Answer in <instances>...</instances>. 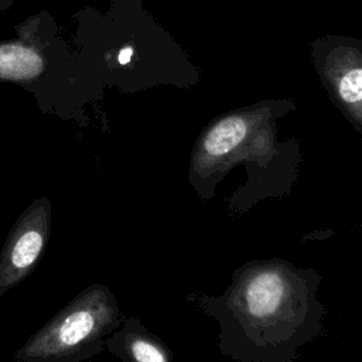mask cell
Wrapping results in <instances>:
<instances>
[{
	"instance_id": "1",
	"label": "cell",
	"mask_w": 362,
	"mask_h": 362,
	"mask_svg": "<svg viewBox=\"0 0 362 362\" xmlns=\"http://www.w3.org/2000/svg\"><path fill=\"white\" fill-rule=\"evenodd\" d=\"M320 276L280 260L239 267L219 297L194 301L221 325V351L239 362H290L298 348L320 335L324 308Z\"/></svg>"
},
{
	"instance_id": "2",
	"label": "cell",
	"mask_w": 362,
	"mask_h": 362,
	"mask_svg": "<svg viewBox=\"0 0 362 362\" xmlns=\"http://www.w3.org/2000/svg\"><path fill=\"white\" fill-rule=\"evenodd\" d=\"M120 308L113 293L92 284L34 332L16 352L18 362H79L100 352L119 327Z\"/></svg>"
},
{
	"instance_id": "3",
	"label": "cell",
	"mask_w": 362,
	"mask_h": 362,
	"mask_svg": "<svg viewBox=\"0 0 362 362\" xmlns=\"http://www.w3.org/2000/svg\"><path fill=\"white\" fill-rule=\"evenodd\" d=\"M51 233V202L34 199L16 219L0 252V297L31 274Z\"/></svg>"
},
{
	"instance_id": "4",
	"label": "cell",
	"mask_w": 362,
	"mask_h": 362,
	"mask_svg": "<svg viewBox=\"0 0 362 362\" xmlns=\"http://www.w3.org/2000/svg\"><path fill=\"white\" fill-rule=\"evenodd\" d=\"M18 38L0 41V82L28 88L47 68V59L34 40L35 21L27 20L16 27Z\"/></svg>"
},
{
	"instance_id": "5",
	"label": "cell",
	"mask_w": 362,
	"mask_h": 362,
	"mask_svg": "<svg viewBox=\"0 0 362 362\" xmlns=\"http://www.w3.org/2000/svg\"><path fill=\"white\" fill-rule=\"evenodd\" d=\"M105 346L123 362H171L167 345L133 317L126 318L123 328L105 339Z\"/></svg>"
},
{
	"instance_id": "6",
	"label": "cell",
	"mask_w": 362,
	"mask_h": 362,
	"mask_svg": "<svg viewBox=\"0 0 362 362\" xmlns=\"http://www.w3.org/2000/svg\"><path fill=\"white\" fill-rule=\"evenodd\" d=\"M338 93L341 99L351 105L359 106L362 100V71L355 66L354 69L346 71L338 81Z\"/></svg>"
},
{
	"instance_id": "7",
	"label": "cell",
	"mask_w": 362,
	"mask_h": 362,
	"mask_svg": "<svg viewBox=\"0 0 362 362\" xmlns=\"http://www.w3.org/2000/svg\"><path fill=\"white\" fill-rule=\"evenodd\" d=\"M132 54H133V49H132L130 47H127V48L122 49V51H120V54H119V62H120V64H127V62L130 61Z\"/></svg>"
},
{
	"instance_id": "8",
	"label": "cell",
	"mask_w": 362,
	"mask_h": 362,
	"mask_svg": "<svg viewBox=\"0 0 362 362\" xmlns=\"http://www.w3.org/2000/svg\"><path fill=\"white\" fill-rule=\"evenodd\" d=\"M13 3H14V0H0V11L4 13V11L10 10Z\"/></svg>"
}]
</instances>
